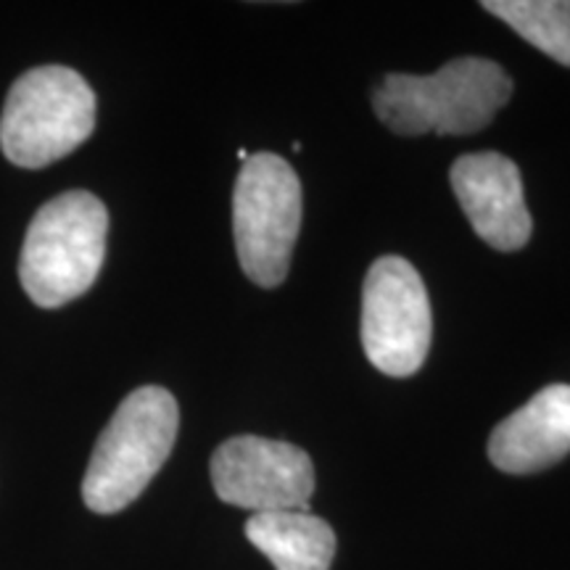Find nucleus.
<instances>
[{
  "mask_svg": "<svg viewBox=\"0 0 570 570\" xmlns=\"http://www.w3.org/2000/svg\"><path fill=\"white\" fill-rule=\"evenodd\" d=\"M512 98L510 75L491 59L465 56L436 75H386L373 92V109L396 135H470L491 125Z\"/></svg>",
  "mask_w": 570,
  "mask_h": 570,
  "instance_id": "nucleus-1",
  "label": "nucleus"
},
{
  "mask_svg": "<svg viewBox=\"0 0 570 570\" xmlns=\"http://www.w3.org/2000/svg\"><path fill=\"white\" fill-rule=\"evenodd\" d=\"M106 235L109 212L88 190H67L42 204L19 256L27 296L42 309H56L88 294L104 267Z\"/></svg>",
  "mask_w": 570,
  "mask_h": 570,
  "instance_id": "nucleus-2",
  "label": "nucleus"
},
{
  "mask_svg": "<svg viewBox=\"0 0 570 570\" xmlns=\"http://www.w3.org/2000/svg\"><path fill=\"white\" fill-rule=\"evenodd\" d=\"M180 410L161 386L135 389L119 404L92 449L82 479V499L98 515H114L132 504L173 452Z\"/></svg>",
  "mask_w": 570,
  "mask_h": 570,
  "instance_id": "nucleus-3",
  "label": "nucleus"
},
{
  "mask_svg": "<svg viewBox=\"0 0 570 570\" xmlns=\"http://www.w3.org/2000/svg\"><path fill=\"white\" fill-rule=\"evenodd\" d=\"M96 130V92L69 67H38L11 85L0 114V148L17 167L40 169L80 148Z\"/></svg>",
  "mask_w": 570,
  "mask_h": 570,
  "instance_id": "nucleus-4",
  "label": "nucleus"
},
{
  "mask_svg": "<svg viewBox=\"0 0 570 570\" xmlns=\"http://www.w3.org/2000/svg\"><path fill=\"white\" fill-rule=\"evenodd\" d=\"M302 180L277 154H254L233 190V233L240 267L262 288L285 281L302 230Z\"/></svg>",
  "mask_w": 570,
  "mask_h": 570,
  "instance_id": "nucleus-5",
  "label": "nucleus"
},
{
  "mask_svg": "<svg viewBox=\"0 0 570 570\" xmlns=\"http://www.w3.org/2000/svg\"><path fill=\"white\" fill-rule=\"evenodd\" d=\"M433 320L423 277L402 256H381L362 288V346L375 370L410 377L431 348Z\"/></svg>",
  "mask_w": 570,
  "mask_h": 570,
  "instance_id": "nucleus-6",
  "label": "nucleus"
},
{
  "mask_svg": "<svg viewBox=\"0 0 570 570\" xmlns=\"http://www.w3.org/2000/svg\"><path fill=\"white\" fill-rule=\"evenodd\" d=\"M212 487L225 504L259 512L309 510L315 465L302 446L235 436L212 454Z\"/></svg>",
  "mask_w": 570,
  "mask_h": 570,
  "instance_id": "nucleus-7",
  "label": "nucleus"
},
{
  "mask_svg": "<svg viewBox=\"0 0 570 570\" xmlns=\"http://www.w3.org/2000/svg\"><path fill=\"white\" fill-rule=\"evenodd\" d=\"M449 180L473 230L491 248L518 252L529 244L533 223L515 161L494 151L468 154L454 161Z\"/></svg>",
  "mask_w": 570,
  "mask_h": 570,
  "instance_id": "nucleus-8",
  "label": "nucleus"
},
{
  "mask_svg": "<svg viewBox=\"0 0 570 570\" xmlns=\"http://www.w3.org/2000/svg\"><path fill=\"white\" fill-rule=\"evenodd\" d=\"M570 452V386L541 389L529 404L504 417L489 439V460L512 475L547 470Z\"/></svg>",
  "mask_w": 570,
  "mask_h": 570,
  "instance_id": "nucleus-9",
  "label": "nucleus"
},
{
  "mask_svg": "<svg viewBox=\"0 0 570 570\" xmlns=\"http://www.w3.org/2000/svg\"><path fill=\"white\" fill-rule=\"evenodd\" d=\"M246 539L275 570H331L336 533L309 510L259 512L246 520Z\"/></svg>",
  "mask_w": 570,
  "mask_h": 570,
  "instance_id": "nucleus-10",
  "label": "nucleus"
},
{
  "mask_svg": "<svg viewBox=\"0 0 570 570\" xmlns=\"http://www.w3.org/2000/svg\"><path fill=\"white\" fill-rule=\"evenodd\" d=\"M481 6L541 53L570 67V0H483Z\"/></svg>",
  "mask_w": 570,
  "mask_h": 570,
  "instance_id": "nucleus-11",
  "label": "nucleus"
},
{
  "mask_svg": "<svg viewBox=\"0 0 570 570\" xmlns=\"http://www.w3.org/2000/svg\"><path fill=\"white\" fill-rule=\"evenodd\" d=\"M238 159H240V161H246V159H248V151H246V148H240V151H238Z\"/></svg>",
  "mask_w": 570,
  "mask_h": 570,
  "instance_id": "nucleus-12",
  "label": "nucleus"
}]
</instances>
